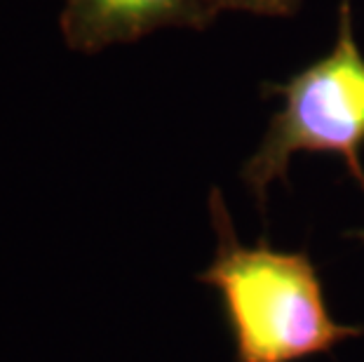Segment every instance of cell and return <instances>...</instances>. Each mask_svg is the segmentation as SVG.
<instances>
[{"label": "cell", "instance_id": "1", "mask_svg": "<svg viewBox=\"0 0 364 362\" xmlns=\"http://www.w3.org/2000/svg\"><path fill=\"white\" fill-rule=\"evenodd\" d=\"M214 259L198 280L219 292L235 362H301L364 336L329 311L311 254L242 245L219 188L209 191Z\"/></svg>", "mask_w": 364, "mask_h": 362}, {"label": "cell", "instance_id": "4", "mask_svg": "<svg viewBox=\"0 0 364 362\" xmlns=\"http://www.w3.org/2000/svg\"><path fill=\"white\" fill-rule=\"evenodd\" d=\"M221 12L235 10V12H252L261 17H289L299 10L301 0H219Z\"/></svg>", "mask_w": 364, "mask_h": 362}, {"label": "cell", "instance_id": "5", "mask_svg": "<svg viewBox=\"0 0 364 362\" xmlns=\"http://www.w3.org/2000/svg\"><path fill=\"white\" fill-rule=\"evenodd\" d=\"M350 235H353V238H360V240L364 243V230H353Z\"/></svg>", "mask_w": 364, "mask_h": 362}, {"label": "cell", "instance_id": "3", "mask_svg": "<svg viewBox=\"0 0 364 362\" xmlns=\"http://www.w3.org/2000/svg\"><path fill=\"white\" fill-rule=\"evenodd\" d=\"M219 0H64L61 31L68 48L97 52L158 28H207Z\"/></svg>", "mask_w": 364, "mask_h": 362}, {"label": "cell", "instance_id": "2", "mask_svg": "<svg viewBox=\"0 0 364 362\" xmlns=\"http://www.w3.org/2000/svg\"><path fill=\"white\" fill-rule=\"evenodd\" d=\"M268 90L282 99V109L240 169L259 210L266 207L270 186L287 181L296 153L338 156L364 191V57L353 36L350 0H341L338 36L329 55Z\"/></svg>", "mask_w": 364, "mask_h": 362}]
</instances>
